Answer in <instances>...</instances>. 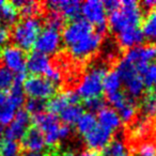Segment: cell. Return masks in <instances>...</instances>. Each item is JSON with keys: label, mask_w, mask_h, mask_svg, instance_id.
Returning a JSON list of instances; mask_svg holds the SVG:
<instances>
[{"label": "cell", "mask_w": 156, "mask_h": 156, "mask_svg": "<svg viewBox=\"0 0 156 156\" xmlns=\"http://www.w3.org/2000/svg\"><path fill=\"white\" fill-rule=\"evenodd\" d=\"M156 58V45L153 43L139 45L128 49L124 59L132 62L135 66L139 64H150Z\"/></svg>", "instance_id": "4fadbf2b"}, {"label": "cell", "mask_w": 156, "mask_h": 156, "mask_svg": "<svg viewBox=\"0 0 156 156\" xmlns=\"http://www.w3.org/2000/svg\"><path fill=\"white\" fill-rule=\"evenodd\" d=\"M24 156H47V155L41 153V152H27L26 154H24Z\"/></svg>", "instance_id": "7dc6e473"}, {"label": "cell", "mask_w": 156, "mask_h": 156, "mask_svg": "<svg viewBox=\"0 0 156 156\" xmlns=\"http://www.w3.org/2000/svg\"><path fill=\"white\" fill-rule=\"evenodd\" d=\"M14 74L3 65H0V91L7 92L14 83Z\"/></svg>", "instance_id": "d6a6232c"}, {"label": "cell", "mask_w": 156, "mask_h": 156, "mask_svg": "<svg viewBox=\"0 0 156 156\" xmlns=\"http://www.w3.org/2000/svg\"><path fill=\"white\" fill-rule=\"evenodd\" d=\"M31 117L25 109H20L16 112L13 121L5 129V138L9 140H20L25 133L30 127Z\"/></svg>", "instance_id": "8fae6325"}, {"label": "cell", "mask_w": 156, "mask_h": 156, "mask_svg": "<svg viewBox=\"0 0 156 156\" xmlns=\"http://www.w3.org/2000/svg\"><path fill=\"white\" fill-rule=\"evenodd\" d=\"M155 129H156V117H155Z\"/></svg>", "instance_id": "11a10c76"}, {"label": "cell", "mask_w": 156, "mask_h": 156, "mask_svg": "<svg viewBox=\"0 0 156 156\" xmlns=\"http://www.w3.org/2000/svg\"><path fill=\"white\" fill-rule=\"evenodd\" d=\"M112 132L98 125L89 135L85 137V140L90 150L98 151L103 150L111 140Z\"/></svg>", "instance_id": "e0dca14e"}, {"label": "cell", "mask_w": 156, "mask_h": 156, "mask_svg": "<svg viewBox=\"0 0 156 156\" xmlns=\"http://www.w3.org/2000/svg\"><path fill=\"white\" fill-rule=\"evenodd\" d=\"M46 7L50 11L61 14L64 20H73L79 17L81 3L76 0H51L46 2Z\"/></svg>", "instance_id": "5bb4252c"}, {"label": "cell", "mask_w": 156, "mask_h": 156, "mask_svg": "<svg viewBox=\"0 0 156 156\" xmlns=\"http://www.w3.org/2000/svg\"><path fill=\"white\" fill-rule=\"evenodd\" d=\"M24 92L30 98L44 100L51 98L57 93V85L42 76L31 75L23 83Z\"/></svg>", "instance_id": "5b68a950"}, {"label": "cell", "mask_w": 156, "mask_h": 156, "mask_svg": "<svg viewBox=\"0 0 156 156\" xmlns=\"http://www.w3.org/2000/svg\"><path fill=\"white\" fill-rule=\"evenodd\" d=\"M83 113V107L80 104H78V105H69V106H67L58 115L65 125L69 126V125H73V124H76V122L78 121V119L81 117Z\"/></svg>", "instance_id": "7402d4cb"}, {"label": "cell", "mask_w": 156, "mask_h": 156, "mask_svg": "<svg viewBox=\"0 0 156 156\" xmlns=\"http://www.w3.org/2000/svg\"><path fill=\"white\" fill-rule=\"evenodd\" d=\"M107 100L112 105L113 108H115L118 110V109L121 108V107L129 100V98H128L126 94H124L123 92L118 91V92H115V93L108 94V95H107Z\"/></svg>", "instance_id": "f35d334b"}, {"label": "cell", "mask_w": 156, "mask_h": 156, "mask_svg": "<svg viewBox=\"0 0 156 156\" xmlns=\"http://www.w3.org/2000/svg\"><path fill=\"white\" fill-rule=\"evenodd\" d=\"M45 78H47L48 80H50L51 83H54L55 85H57L58 83H60L61 81V73L60 71H59L58 69H56V67L51 66L49 69H48L47 72H46L45 74Z\"/></svg>", "instance_id": "60d3db41"}, {"label": "cell", "mask_w": 156, "mask_h": 156, "mask_svg": "<svg viewBox=\"0 0 156 156\" xmlns=\"http://www.w3.org/2000/svg\"><path fill=\"white\" fill-rule=\"evenodd\" d=\"M0 22H1V20H0Z\"/></svg>", "instance_id": "9f6ffc18"}, {"label": "cell", "mask_w": 156, "mask_h": 156, "mask_svg": "<svg viewBox=\"0 0 156 156\" xmlns=\"http://www.w3.org/2000/svg\"><path fill=\"white\" fill-rule=\"evenodd\" d=\"M58 153H59L58 150L55 147V149H51V151H49V153L46 154V155H47V156H59Z\"/></svg>", "instance_id": "681fc988"}, {"label": "cell", "mask_w": 156, "mask_h": 156, "mask_svg": "<svg viewBox=\"0 0 156 156\" xmlns=\"http://www.w3.org/2000/svg\"><path fill=\"white\" fill-rule=\"evenodd\" d=\"M16 110L17 108L8 100H5L3 104L0 105V123L2 125L11 123L16 115Z\"/></svg>", "instance_id": "4dcf8cb0"}, {"label": "cell", "mask_w": 156, "mask_h": 156, "mask_svg": "<svg viewBox=\"0 0 156 156\" xmlns=\"http://www.w3.org/2000/svg\"><path fill=\"white\" fill-rule=\"evenodd\" d=\"M64 17L61 14L57 13V12L50 11V13L47 14L45 18V24L47 28H51L55 30L59 31L63 26H64Z\"/></svg>", "instance_id": "8d00e7d4"}, {"label": "cell", "mask_w": 156, "mask_h": 156, "mask_svg": "<svg viewBox=\"0 0 156 156\" xmlns=\"http://www.w3.org/2000/svg\"><path fill=\"white\" fill-rule=\"evenodd\" d=\"M17 16L18 11L13 2L3 1L0 7V20H5L7 24H13L17 20Z\"/></svg>", "instance_id": "83f0119b"}, {"label": "cell", "mask_w": 156, "mask_h": 156, "mask_svg": "<svg viewBox=\"0 0 156 156\" xmlns=\"http://www.w3.org/2000/svg\"><path fill=\"white\" fill-rule=\"evenodd\" d=\"M142 11L140 5L134 0H124L118 10L109 14V29L115 33H120L130 27H138L142 23Z\"/></svg>", "instance_id": "6da1fadb"}, {"label": "cell", "mask_w": 156, "mask_h": 156, "mask_svg": "<svg viewBox=\"0 0 156 156\" xmlns=\"http://www.w3.org/2000/svg\"><path fill=\"white\" fill-rule=\"evenodd\" d=\"M50 67H51V63L47 55L42 54L34 49L27 57L26 69L32 75L41 76L42 74H45Z\"/></svg>", "instance_id": "9a60e30c"}, {"label": "cell", "mask_w": 156, "mask_h": 156, "mask_svg": "<svg viewBox=\"0 0 156 156\" xmlns=\"http://www.w3.org/2000/svg\"><path fill=\"white\" fill-rule=\"evenodd\" d=\"M126 153V145L121 139H113L102 150L101 156H120Z\"/></svg>", "instance_id": "4316f807"}, {"label": "cell", "mask_w": 156, "mask_h": 156, "mask_svg": "<svg viewBox=\"0 0 156 156\" xmlns=\"http://www.w3.org/2000/svg\"><path fill=\"white\" fill-rule=\"evenodd\" d=\"M79 156H101L98 151H93V150H87V151L83 152Z\"/></svg>", "instance_id": "f6af8a7d"}, {"label": "cell", "mask_w": 156, "mask_h": 156, "mask_svg": "<svg viewBox=\"0 0 156 156\" xmlns=\"http://www.w3.org/2000/svg\"><path fill=\"white\" fill-rule=\"evenodd\" d=\"M46 109V102L44 100H40V98H29L26 103V109L25 110L29 113L32 115L33 117L37 115H41L45 111Z\"/></svg>", "instance_id": "836d02e7"}, {"label": "cell", "mask_w": 156, "mask_h": 156, "mask_svg": "<svg viewBox=\"0 0 156 156\" xmlns=\"http://www.w3.org/2000/svg\"><path fill=\"white\" fill-rule=\"evenodd\" d=\"M20 140L22 147L28 152H41L46 145L43 133L34 125H30Z\"/></svg>", "instance_id": "2e32d148"}, {"label": "cell", "mask_w": 156, "mask_h": 156, "mask_svg": "<svg viewBox=\"0 0 156 156\" xmlns=\"http://www.w3.org/2000/svg\"><path fill=\"white\" fill-rule=\"evenodd\" d=\"M33 125L37 126L45 137L46 145L51 149L57 147V143L60 141V127L61 124L56 115L49 112H43L32 117Z\"/></svg>", "instance_id": "277c9868"}, {"label": "cell", "mask_w": 156, "mask_h": 156, "mask_svg": "<svg viewBox=\"0 0 156 156\" xmlns=\"http://www.w3.org/2000/svg\"><path fill=\"white\" fill-rule=\"evenodd\" d=\"M150 93H151L152 95H153L154 98H156V86H155V87H154V88H153V89H152V90H150Z\"/></svg>", "instance_id": "f5cc1de1"}, {"label": "cell", "mask_w": 156, "mask_h": 156, "mask_svg": "<svg viewBox=\"0 0 156 156\" xmlns=\"http://www.w3.org/2000/svg\"><path fill=\"white\" fill-rule=\"evenodd\" d=\"M80 103V98L76 91L67 90L57 93L55 96L46 102V110L52 115H59L64 108L69 105H78Z\"/></svg>", "instance_id": "7c38bea8"}, {"label": "cell", "mask_w": 156, "mask_h": 156, "mask_svg": "<svg viewBox=\"0 0 156 156\" xmlns=\"http://www.w3.org/2000/svg\"><path fill=\"white\" fill-rule=\"evenodd\" d=\"M103 3H104V7H105V9H106V12L109 14L119 9L120 5H121V2H120V1H117V0H107V1H103Z\"/></svg>", "instance_id": "7bdbcfd3"}, {"label": "cell", "mask_w": 156, "mask_h": 156, "mask_svg": "<svg viewBox=\"0 0 156 156\" xmlns=\"http://www.w3.org/2000/svg\"><path fill=\"white\" fill-rule=\"evenodd\" d=\"M0 58L5 63V66L12 73H26L27 56L25 51L16 46H5L0 50Z\"/></svg>", "instance_id": "ba28073f"}, {"label": "cell", "mask_w": 156, "mask_h": 156, "mask_svg": "<svg viewBox=\"0 0 156 156\" xmlns=\"http://www.w3.org/2000/svg\"><path fill=\"white\" fill-rule=\"evenodd\" d=\"M42 31L41 20L35 17H25L18 20L12 30V40L16 47L30 50L34 46L40 32Z\"/></svg>", "instance_id": "7a4b0ae2"}, {"label": "cell", "mask_w": 156, "mask_h": 156, "mask_svg": "<svg viewBox=\"0 0 156 156\" xmlns=\"http://www.w3.org/2000/svg\"><path fill=\"white\" fill-rule=\"evenodd\" d=\"M80 13L83 18L95 26V32L98 34L104 35L107 30L106 26V16L107 12L104 7L103 1L98 0H88L86 2L81 3Z\"/></svg>", "instance_id": "8992f818"}, {"label": "cell", "mask_w": 156, "mask_h": 156, "mask_svg": "<svg viewBox=\"0 0 156 156\" xmlns=\"http://www.w3.org/2000/svg\"><path fill=\"white\" fill-rule=\"evenodd\" d=\"M61 45V35L59 31L51 28H45L40 32L34 44L35 50L45 55H51L58 51Z\"/></svg>", "instance_id": "30bf717a"}, {"label": "cell", "mask_w": 156, "mask_h": 156, "mask_svg": "<svg viewBox=\"0 0 156 156\" xmlns=\"http://www.w3.org/2000/svg\"><path fill=\"white\" fill-rule=\"evenodd\" d=\"M10 40V31L7 27H0V49L5 47Z\"/></svg>", "instance_id": "b9f144b4"}, {"label": "cell", "mask_w": 156, "mask_h": 156, "mask_svg": "<svg viewBox=\"0 0 156 156\" xmlns=\"http://www.w3.org/2000/svg\"><path fill=\"white\" fill-rule=\"evenodd\" d=\"M71 134V127L69 125H65V124H61L60 127V140L67 138Z\"/></svg>", "instance_id": "ee69618b"}, {"label": "cell", "mask_w": 156, "mask_h": 156, "mask_svg": "<svg viewBox=\"0 0 156 156\" xmlns=\"http://www.w3.org/2000/svg\"><path fill=\"white\" fill-rule=\"evenodd\" d=\"M61 156H76V155L73 152H64V153L61 154Z\"/></svg>", "instance_id": "816d5d0a"}, {"label": "cell", "mask_w": 156, "mask_h": 156, "mask_svg": "<svg viewBox=\"0 0 156 156\" xmlns=\"http://www.w3.org/2000/svg\"><path fill=\"white\" fill-rule=\"evenodd\" d=\"M143 41L144 37L139 27H130L118 33V43L122 48H126L127 50L139 46Z\"/></svg>", "instance_id": "ac0fdd59"}, {"label": "cell", "mask_w": 156, "mask_h": 156, "mask_svg": "<svg viewBox=\"0 0 156 156\" xmlns=\"http://www.w3.org/2000/svg\"><path fill=\"white\" fill-rule=\"evenodd\" d=\"M5 125H2V124L0 123V139H2V137L5 136Z\"/></svg>", "instance_id": "f907efd6"}, {"label": "cell", "mask_w": 156, "mask_h": 156, "mask_svg": "<svg viewBox=\"0 0 156 156\" xmlns=\"http://www.w3.org/2000/svg\"><path fill=\"white\" fill-rule=\"evenodd\" d=\"M141 32L144 39L156 42V8L150 9L141 23Z\"/></svg>", "instance_id": "ffe728a7"}, {"label": "cell", "mask_w": 156, "mask_h": 156, "mask_svg": "<svg viewBox=\"0 0 156 156\" xmlns=\"http://www.w3.org/2000/svg\"><path fill=\"white\" fill-rule=\"evenodd\" d=\"M20 144L16 141L2 138L0 139V156H17Z\"/></svg>", "instance_id": "1f68e13d"}, {"label": "cell", "mask_w": 156, "mask_h": 156, "mask_svg": "<svg viewBox=\"0 0 156 156\" xmlns=\"http://www.w3.org/2000/svg\"><path fill=\"white\" fill-rule=\"evenodd\" d=\"M136 154L137 156H156V143L153 141H144L140 143Z\"/></svg>", "instance_id": "ab89813d"}, {"label": "cell", "mask_w": 156, "mask_h": 156, "mask_svg": "<svg viewBox=\"0 0 156 156\" xmlns=\"http://www.w3.org/2000/svg\"><path fill=\"white\" fill-rule=\"evenodd\" d=\"M102 40L103 35L98 34V32H92L87 37L69 47V52L76 60H85L96 52V50L100 48Z\"/></svg>", "instance_id": "9c48e42d"}, {"label": "cell", "mask_w": 156, "mask_h": 156, "mask_svg": "<svg viewBox=\"0 0 156 156\" xmlns=\"http://www.w3.org/2000/svg\"><path fill=\"white\" fill-rule=\"evenodd\" d=\"M15 8L17 9L18 14L23 17H35V15L41 13L42 9L40 3L34 1H26V0H16L12 1Z\"/></svg>", "instance_id": "44dd1931"}, {"label": "cell", "mask_w": 156, "mask_h": 156, "mask_svg": "<svg viewBox=\"0 0 156 156\" xmlns=\"http://www.w3.org/2000/svg\"><path fill=\"white\" fill-rule=\"evenodd\" d=\"M106 74L107 69L104 65L100 64L92 66L83 75V79L78 85L76 93L79 95L80 98H85V100L102 96V92L104 91L103 90V80H104Z\"/></svg>", "instance_id": "3957f363"}, {"label": "cell", "mask_w": 156, "mask_h": 156, "mask_svg": "<svg viewBox=\"0 0 156 156\" xmlns=\"http://www.w3.org/2000/svg\"><path fill=\"white\" fill-rule=\"evenodd\" d=\"M142 5L147 7L149 9H153V8H156V0H147V1L142 2Z\"/></svg>", "instance_id": "bcb514c9"}, {"label": "cell", "mask_w": 156, "mask_h": 156, "mask_svg": "<svg viewBox=\"0 0 156 156\" xmlns=\"http://www.w3.org/2000/svg\"><path fill=\"white\" fill-rule=\"evenodd\" d=\"M142 81L144 83V87L149 90H152L156 86V64L150 63L147 65L144 73L141 75Z\"/></svg>", "instance_id": "e575fe53"}, {"label": "cell", "mask_w": 156, "mask_h": 156, "mask_svg": "<svg viewBox=\"0 0 156 156\" xmlns=\"http://www.w3.org/2000/svg\"><path fill=\"white\" fill-rule=\"evenodd\" d=\"M98 125V124L96 117L93 113L90 112H83L81 117L78 119V121L76 122V128H77L78 133L85 137L89 135Z\"/></svg>", "instance_id": "603a6c76"}, {"label": "cell", "mask_w": 156, "mask_h": 156, "mask_svg": "<svg viewBox=\"0 0 156 156\" xmlns=\"http://www.w3.org/2000/svg\"><path fill=\"white\" fill-rule=\"evenodd\" d=\"M98 124L110 132H115L121 125V119H120L118 112L113 108L105 107L104 109L98 113Z\"/></svg>", "instance_id": "d6986e66"}, {"label": "cell", "mask_w": 156, "mask_h": 156, "mask_svg": "<svg viewBox=\"0 0 156 156\" xmlns=\"http://www.w3.org/2000/svg\"><path fill=\"white\" fill-rule=\"evenodd\" d=\"M140 111L144 118L156 115V98L151 93H147L140 102Z\"/></svg>", "instance_id": "f1b7e54d"}, {"label": "cell", "mask_w": 156, "mask_h": 156, "mask_svg": "<svg viewBox=\"0 0 156 156\" xmlns=\"http://www.w3.org/2000/svg\"><path fill=\"white\" fill-rule=\"evenodd\" d=\"M93 31V26L88 23L85 18L78 17L76 20H69L63 29L62 40L64 44L69 47L78 43L90 35Z\"/></svg>", "instance_id": "52a82bcc"}, {"label": "cell", "mask_w": 156, "mask_h": 156, "mask_svg": "<svg viewBox=\"0 0 156 156\" xmlns=\"http://www.w3.org/2000/svg\"><path fill=\"white\" fill-rule=\"evenodd\" d=\"M120 156H129V154H128L127 152H126L125 154H122V155H120Z\"/></svg>", "instance_id": "db71d44e"}, {"label": "cell", "mask_w": 156, "mask_h": 156, "mask_svg": "<svg viewBox=\"0 0 156 156\" xmlns=\"http://www.w3.org/2000/svg\"><path fill=\"white\" fill-rule=\"evenodd\" d=\"M122 86V80L119 74L115 71L107 72L103 80V90L106 92V94H112L120 91Z\"/></svg>", "instance_id": "d4e9b609"}, {"label": "cell", "mask_w": 156, "mask_h": 156, "mask_svg": "<svg viewBox=\"0 0 156 156\" xmlns=\"http://www.w3.org/2000/svg\"><path fill=\"white\" fill-rule=\"evenodd\" d=\"M5 100H7V94H5V92L0 91V105L3 104V103L5 102Z\"/></svg>", "instance_id": "c3c4849f"}, {"label": "cell", "mask_w": 156, "mask_h": 156, "mask_svg": "<svg viewBox=\"0 0 156 156\" xmlns=\"http://www.w3.org/2000/svg\"><path fill=\"white\" fill-rule=\"evenodd\" d=\"M126 86V92L127 96L132 100L140 98L144 92V83L142 81L141 76H136L135 78L130 79L129 81L125 83Z\"/></svg>", "instance_id": "484cf974"}, {"label": "cell", "mask_w": 156, "mask_h": 156, "mask_svg": "<svg viewBox=\"0 0 156 156\" xmlns=\"http://www.w3.org/2000/svg\"><path fill=\"white\" fill-rule=\"evenodd\" d=\"M117 112L121 119V122H124V123L130 122L135 118L137 112V107L134 103V100L129 98L121 108L118 109Z\"/></svg>", "instance_id": "f546056e"}, {"label": "cell", "mask_w": 156, "mask_h": 156, "mask_svg": "<svg viewBox=\"0 0 156 156\" xmlns=\"http://www.w3.org/2000/svg\"><path fill=\"white\" fill-rule=\"evenodd\" d=\"M106 107V103L105 100L102 96H96V98H91L85 100V108L88 110V112L93 113L94 112H100L102 109Z\"/></svg>", "instance_id": "74e56055"}, {"label": "cell", "mask_w": 156, "mask_h": 156, "mask_svg": "<svg viewBox=\"0 0 156 156\" xmlns=\"http://www.w3.org/2000/svg\"><path fill=\"white\" fill-rule=\"evenodd\" d=\"M121 78L122 83H127L130 79L135 78L136 76H140L137 72V69L132 62L127 61L126 59H121L117 64V69H115Z\"/></svg>", "instance_id": "cb8c5ba5"}, {"label": "cell", "mask_w": 156, "mask_h": 156, "mask_svg": "<svg viewBox=\"0 0 156 156\" xmlns=\"http://www.w3.org/2000/svg\"><path fill=\"white\" fill-rule=\"evenodd\" d=\"M150 130V122L149 118L140 119L138 122L134 124L132 128V136L133 138H143Z\"/></svg>", "instance_id": "d590c367"}]
</instances>
